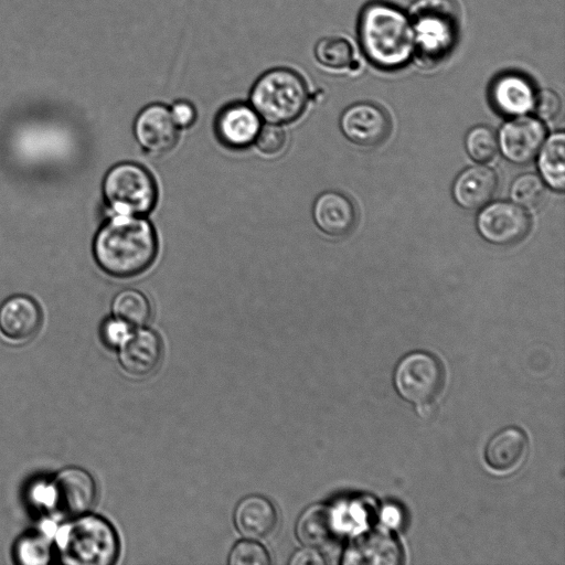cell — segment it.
<instances>
[{"mask_svg": "<svg viewBox=\"0 0 565 565\" xmlns=\"http://www.w3.org/2000/svg\"><path fill=\"white\" fill-rule=\"evenodd\" d=\"M94 256L110 276L128 278L142 274L154 262L158 238L143 216L115 214L97 232Z\"/></svg>", "mask_w": 565, "mask_h": 565, "instance_id": "obj_1", "label": "cell"}, {"mask_svg": "<svg viewBox=\"0 0 565 565\" xmlns=\"http://www.w3.org/2000/svg\"><path fill=\"white\" fill-rule=\"evenodd\" d=\"M358 35L364 55L379 68L398 70L414 58L409 15L392 3L372 1L364 6L359 17Z\"/></svg>", "mask_w": 565, "mask_h": 565, "instance_id": "obj_2", "label": "cell"}, {"mask_svg": "<svg viewBox=\"0 0 565 565\" xmlns=\"http://www.w3.org/2000/svg\"><path fill=\"white\" fill-rule=\"evenodd\" d=\"M310 93L307 81L295 68L271 67L262 73L249 90V104L268 124L286 125L306 110Z\"/></svg>", "mask_w": 565, "mask_h": 565, "instance_id": "obj_3", "label": "cell"}, {"mask_svg": "<svg viewBox=\"0 0 565 565\" xmlns=\"http://www.w3.org/2000/svg\"><path fill=\"white\" fill-rule=\"evenodd\" d=\"M415 42L414 57L435 66L448 57L459 33V10L452 0H417L408 12Z\"/></svg>", "mask_w": 565, "mask_h": 565, "instance_id": "obj_4", "label": "cell"}, {"mask_svg": "<svg viewBox=\"0 0 565 565\" xmlns=\"http://www.w3.org/2000/svg\"><path fill=\"white\" fill-rule=\"evenodd\" d=\"M62 562L77 565H108L118 554V537L113 526L93 514L72 516L54 533Z\"/></svg>", "mask_w": 565, "mask_h": 565, "instance_id": "obj_5", "label": "cell"}, {"mask_svg": "<svg viewBox=\"0 0 565 565\" xmlns=\"http://www.w3.org/2000/svg\"><path fill=\"white\" fill-rule=\"evenodd\" d=\"M103 193L115 214L125 215H146L154 209L158 199L152 174L131 161L109 169L104 178Z\"/></svg>", "mask_w": 565, "mask_h": 565, "instance_id": "obj_6", "label": "cell"}, {"mask_svg": "<svg viewBox=\"0 0 565 565\" xmlns=\"http://www.w3.org/2000/svg\"><path fill=\"white\" fill-rule=\"evenodd\" d=\"M476 226L487 242L510 246L526 237L531 230V220L526 211L514 202L497 201L482 207Z\"/></svg>", "mask_w": 565, "mask_h": 565, "instance_id": "obj_7", "label": "cell"}, {"mask_svg": "<svg viewBox=\"0 0 565 565\" xmlns=\"http://www.w3.org/2000/svg\"><path fill=\"white\" fill-rule=\"evenodd\" d=\"M395 384L405 399L416 404L428 403L440 391L443 371L431 355L416 352L404 358L398 364Z\"/></svg>", "mask_w": 565, "mask_h": 565, "instance_id": "obj_8", "label": "cell"}, {"mask_svg": "<svg viewBox=\"0 0 565 565\" xmlns=\"http://www.w3.org/2000/svg\"><path fill=\"white\" fill-rule=\"evenodd\" d=\"M50 487V508L60 514L76 516L86 513L96 500L93 477L79 467H66L58 471Z\"/></svg>", "mask_w": 565, "mask_h": 565, "instance_id": "obj_9", "label": "cell"}, {"mask_svg": "<svg viewBox=\"0 0 565 565\" xmlns=\"http://www.w3.org/2000/svg\"><path fill=\"white\" fill-rule=\"evenodd\" d=\"M545 136V126L539 118L521 115L501 127L498 147L510 162L526 164L537 154Z\"/></svg>", "mask_w": 565, "mask_h": 565, "instance_id": "obj_10", "label": "cell"}, {"mask_svg": "<svg viewBox=\"0 0 565 565\" xmlns=\"http://www.w3.org/2000/svg\"><path fill=\"white\" fill-rule=\"evenodd\" d=\"M340 128L351 142L371 148L381 145L387 138L391 121L380 106L361 102L349 106L343 111Z\"/></svg>", "mask_w": 565, "mask_h": 565, "instance_id": "obj_11", "label": "cell"}, {"mask_svg": "<svg viewBox=\"0 0 565 565\" xmlns=\"http://www.w3.org/2000/svg\"><path fill=\"white\" fill-rule=\"evenodd\" d=\"M132 130L142 149L150 153L162 154L175 146L179 128L174 124L168 106L152 103L138 113Z\"/></svg>", "mask_w": 565, "mask_h": 565, "instance_id": "obj_12", "label": "cell"}, {"mask_svg": "<svg viewBox=\"0 0 565 565\" xmlns=\"http://www.w3.org/2000/svg\"><path fill=\"white\" fill-rule=\"evenodd\" d=\"M214 127L223 145L243 149L254 143L262 118L249 103L233 102L218 111Z\"/></svg>", "mask_w": 565, "mask_h": 565, "instance_id": "obj_13", "label": "cell"}, {"mask_svg": "<svg viewBox=\"0 0 565 565\" xmlns=\"http://www.w3.org/2000/svg\"><path fill=\"white\" fill-rule=\"evenodd\" d=\"M489 94L493 108L502 115L512 117L532 110L536 95L531 81L516 72H505L497 76Z\"/></svg>", "mask_w": 565, "mask_h": 565, "instance_id": "obj_14", "label": "cell"}, {"mask_svg": "<svg viewBox=\"0 0 565 565\" xmlns=\"http://www.w3.org/2000/svg\"><path fill=\"white\" fill-rule=\"evenodd\" d=\"M312 217L320 231L333 237L350 234L356 223L353 202L338 191H326L317 196L312 206Z\"/></svg>", "mask_w": 565, "mask_h": 565, "instance_id": "obj_15", "label": "cell"}, {"mask_svg": "<svg viewBox=\"0 0 565 565\" xmlns=\"http://www.w3.org/2000/svg\"><path fill=\"white\" fill-rule=\"evenodd\" d=\"M162 358L160 337L150 329H139L120 344L119 360L121 366L130 374L145 376L152 373Z\"/></svg>", "mask_w": 565, "mask_h": 565, "instance_id": "obj_16", "label": "cell"}, {"mask_svg": "<svg viewBox=\"0 0 565 565\" xmlns=\"http://www.w3.org/2000/svg\"><path fill=\"white\" fill-rule=\"evenodd\" d=\"M498 188L497 173L486 166H472L461 171L452 184V198L466 210H479L487 205Z\"/></svg>", "mask_w": 565, "mask_h": 565, "instance_id": "obj_17", "label": "cell"}, {"mask_svg": "<svg viewBox=\"0 0 565 565\" xmlns=\"http://www.w3.org/2000/svg\"><path fill=\"white\" fill-rule=\"evenodd\" d=\"M40 324V309L29 297H11L0 307V331L12 341L22 342L31 339Z\"/></svg>", "mask_w": 565, "mask_h": 565, "instance_id": "obj_18", "label": "cell"}, {"mask_svg": "<svg viewBox=\"0 0 565 565\" xmlns=\"http://www.w3.org/2000/svg\"><path fill=\"white\" fill-rule=\"evenodd\" d=\"M234 521L243 536L259 540L268 537L275 531L278 515L268 499L254 494L237 504Z\"/></svg>", "mask_w": 565, "mask_h": 565, "instance_id": "obj_19", "label": "cell"}, {"mask_svg": "<svg viewBox=\"0 0 565 565\" xmlns=\"http://www.w3.org/2000/svg\"><path fill=\"white\" fill-rule=\"evenodd\" d=\"M402 554L398 544L390 533L373 530L361 534L352 542L345 563L349 564H398Z\"/></svg>", "mask_w": 565, "mask_h": 565, "instance_id": "obj_20", "label": "cell"}, {"mask_svg": "<svg viewBox=\"0 0 565 565\" xmlns=\"http://www.w3.org/2000/svg\"><path fill=\"white\" fill-rule=\"evenodd\" d=\"M527 447V438L522 430L507 428L489 441L484 458L493 470L509 472L523 462Z\"/></svg>", "mask_w": 565, "mask_h": 565, "instance_id": "obj_21", "label": "cell"}, {"mask_svg": "<svg viewBox=\"0 0 565 565\" xmlns=\"http://www.w3.org/2000/svg\"><path fill=\"white\" fill-rule=\"evenodd\" d=\"M335 513L330 507L315 504L300 515L296 532L303 544L320 547L333 540L338 531Z\"/></svg>", "mask_w": 565, "mask_h": 565, "instance_id": "obj_22", "label": "cell"}, {"mask_svg": "<svg viewBox=\"0 0 565 565\" xmlns=\"http://www.w3.org/2000/svg\"><path fill=\"white\" fill-rule=\"evenodd\" d=\"M541 179L552 190L563 192L565 186V136L563 131L551 135L539 150Z\"/></svg>", "mask_w": 565, "mask_h": 565, "instance_id": "obj_23", "label": "cell"}, {"mask_svg": "<svg viewBox=\"0 0 565 565\" xmlns=\"http://www.w3.org/2000/svg\"><path fill=\"white\" fill-rule=\"evenodd\" d=\"M313 56L321 67L334 73L353 71L359 67V62L354 57V49L351 42L343 36L321 38L315 44Z\"/></svg>", "mask_w": 565, "mask_h": 565, "instance_id": "obj_24", "label": "cell"}, {"mask_svg": "<svg viewBox=\"0 0 565 565\" xmlns=\"http://www.w3.org/2000/svg\"><path fill=\"white\" fill-rule=\"evenodd\" d=\"M111 309L115 318L129 327H142L151 316L148 298L137 289L119 291L113 300Z\"/></svg>", "mask_w": 565, "mask_h": 565, "instance_id": "obj_25", "label": "cell"}, {"mask_svg": "<svg viewBox=\"0 0 565 565\" xmlns=\"http://www.w3.org/2000/svg\"><path fill=\"white\" fill-rule=\"evenodd\" d=\"M510 196L515 204L524 210H537L546 199L545 183L536 174H520L510 186Z\"/></svg>", "mask_w": 565, "mask_h": 565, "instance_id": "obj_26", "label": "cell"}, {"mask_svg": "<svg viewBox=\"0 0 565 565\" xmlns=\"http://www.w3.org/2000/svg\"><path fill=\"white\" fill-rule=\"evenodd\" d=\"M465 147L469 157L480 163L491 161L499 149L494 131L483 125L476 126L467 132Z\"/></svg>", "mask_w": 565, "mask_h": 565, "instance_id": "obj_27", "label": "cell"}, {"mask_svg": "<svg viewBox=\"0 0 565 565\" xmlns=\"http://www.w3.org/2000/svg\"><path fill=\"white\" fill-rule=\"evenodd\" d=\"M50 542L42 534H31L17 543L15 556L23 564H45L50 561Z\"/></svg>", "mask_w": 565, "mask_h": 565, "instance_id": "obj_28", "label": "cell"}, {"mask_svg": "<svg viewBox=\"0 0 565 565\" xmlns=\"http://www.w3.org/2000/svg\"><path fill=\"white\" fill-rule=\"evenodd\" d=\"M231 565H268L270 557L265 547L252 541L238 542L230 553Z\"/></svg>", "mask_w": 565, "mask_h": 565, "instance_id": "obj_29", "label": "cell"}, {"mask_svg": "<svg viewBox=\"0 0 565 565\" xmlns=\"http://www.w3.org/2000/svg\"><path fill=\"white\" fill-rule=\"evenodd\" d=\"M286 132L281 125L267 122L266 125H262L254 142L260 152L274 156L281 152L286 146Z\"/></svg>", "mask_w": 565, "mask_h": 565, "instance_id": "obj_30", "label": "cell"}, {"mask_svg": "<svg viewBox=\"0 0 565 565\" xmlns=\"http://www.w3.org/2000/svg\"><path fill=\"white\" fill-rule=\"evenodd\" d=\"M533 109L541 121H554L562 111V99L555 90L543 88L535 95Z\"/></svg>", "mask_w": 565, "mask_h": 565, "instance_id": "obj_31", "label": "cell"}, {"mask_svg": "<svg viewBox=\"0 0 565 565\" xmlns=\"http://www.w3.org/2000/svg\"><path fill=\"white\" fill-rule=\"evenodd\" d=\"M171 117L178 128H188L196 119L194 105L186 99H178L169 107Z\"/></svg>", "mask_w": 565, "mask_h": 565, "instance_id": "obj_32", "label": "cell"}, {"mask_svg": "<svg viewBox=\"0 0 565 565\" xmlns=\"http://www.w3.org/2000/svg\"><path fill=\"white\" fill-rule=\"evenodd\" d=\"M129 326L117 318L106 321L103 327V338L109 345H120L128 337Z\"/></svg>", "mask_w": 565, "mask_h": 565, "instance_id": "obj_33", "label": "cell"}, {"mask_svg": "<svg viewBox=\"0 0 565 565\" xmlns=\"http://www.w3.org/2000/svg\"><path fill=\"white\" fill-rule=\"evenodd\" d=\"M291 565H321L324 559L321 554L312 546L297 551L289 559Z\"/></svg>", "mask_w": 565, "mask_h": 565, "instance_id": "obj_34", "label": "cell"}, {"mask_svg": "<svg viewBox=\"0 0 565 565\" xmlns=\"http://www.w3.org/2000/svg\"><path fill=\"white\" fill-rule=\"evenodd\" d=\"M418 413L423 417H429L433 413V407L430 405V402L418 404Z\"/></svg>", "mask_w": 565, "mask_h": 565, "instance_id": "obj_35", "label": "cell"}]
</instances>
